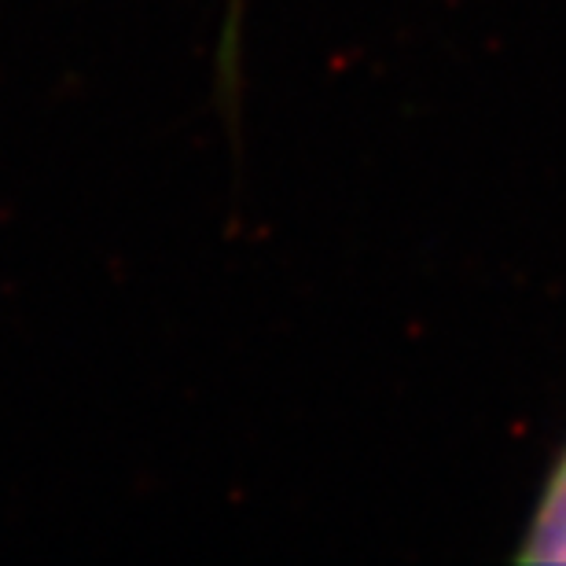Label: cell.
I'll return each instance as SVG.
<instances>
[{
  "instance_id": "obj_1",
  "label": "cell",
  "mask_w": 566,
  "mask_h": 566,
  "mask_svg": "<svg viewBox=\"0 0 566 566\" xmlns=\"http://www.w3.org/2000/svg\"><path fill=\"white\" fill-rule=\"evenodd\" d=\"M523 563L534 566H566V452L559 468L541 493L537 515L526 530V545L518 552Z\"/></svg>"
}]
</instances>
